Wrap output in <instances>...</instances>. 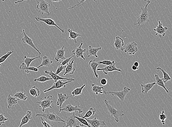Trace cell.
Returning a JSON list of instances; mask_svg holds the SVG:
<instances>
[{"label": "cell", "instance_id": "6da1fadb", "mask_svg": "<svg viewBox=\"0 0 172 127\" xmlns=\"http://www.w3.org/2000/svg\"><path fill=\"white\" fill-rule=\"evenodd\" d=\"M145 2H147V5L144 7L141 8L142 10L141 13L138 16L137 20L136 23L134 24V25H138V27L140 26L141 24H145L146 23L149 22V17H151V15L149 13L147 7L149 4L151 3L149 0H143Z\"/></svg>", "mask_w": 172, "mask_h": 127}, {"label": "cell", "instance_id": "7a4b0ae2", "mask_svg": "<svg viewBox=\"0 0 172 127\" xmlns=\"http://www.w3.org/2000/svg\"><path fill=\"white\" fill-rule=\"evenodd\" d=\"M104 102L105 103V107L107 109L108 114H110L111 117H114L116 122H118L119 117H122L124 115L123 111L116 109L113 106H111L109 104L111 102V101H108L105 100Z\"/></svg>", "mask_w": 172, "mask_h": 127}, {"label": "cell", "instance_id": "3957f363", "mask_svg": "<svg viewBox=\"0 0 172 127\" xmlns=\"http://www.w3.org/2000/svg\"><path fill=\"white\" fill-rule=\"evenodd\" d=\"M36 117L41 116L44 117L46 120H48L50 122H62L63 123L65 122L64 120L59 117V115L56 114L55 112H49L48 111L46 112L45 113L37 114L35 115Z\"/></svg>", "mask_w": 172, "mask_h": 127}, {"label": "cell", "instance_id": "277c9868", "mask_svg": "<svg viewBox=\"0 0 172 127\" xmlns=\"http://www.w3.org/2000/svg\"><path fill=\"white\" fill-rule=\"evenodd\" d=\"M37 3L38 4L36 6V8L39 10L38 12L41 14L45 13L48 16L51 15V12L49 11V8L51 7L49 3L44 0H39Z\"/></svg>", "mask_w": 172, "mask_h": 127}, {"label": "cell", "instance_id": "5b68a950", "mask_svg": "<svg viewBox=\"0 0 172 127\" xmlns=\"http://www.w3.org/2000/svg\"><path fill=\"white\" fill-rule=\"evenodd\" d=\"M74 113H73L72 115L70 116H65L63 119L65 122L64 124L65 125L63 127H80L84 126L85 125L83 124H80L78 122V120L76 118L74 117Z\"/></svg>", "mask_w": 172, "mask_h": 127}, {"label": "cell", "instance_id": "8992f818", "mask_svg": "<svg viewBox=\"0 0 172 127\" xmlns=\"http://www.w3.org/2000/svg\"><path fill=\"white\" fill-rule=\"evenodd\" d=\"M131 90L129 88L124 87L123 90L122 91L116 92H106L104 91V94H111L112 96H115L117 97L121 102H123L125 99V98L126 94L129 92Z\"/></svg>", "mask_w": 172, "mask_h": 127}, {"label": "cell", "instance_id": "52a82bcc", "mask_svg": "<svg viewBox=\"0 0 172 127\" xmlns=\"http://www.w3.org/2000/svg\"><path fill=\"white\" fill-rule=\"evenodd\" d=\"M37 100V101L36 103L40 105L39 107L42 108V111L43 112H45V109L47 108H50L52 109V106H51V105L53 103L52 96L49 95L47 97H44V99L42 101H39L38 99Z\"/></svg>", "mask_w": 172, "mask_h": 127}, {"label": "cell", "instance_id": "ba28073f", "mask_svg": "<svg viewBox=\"0 0 172 127\" xmlns=\"http://www.w3.org/2000/svg\"><path fill=\"white\" fill-rule=\"evenodd\" d=\"M123 51L129 55L135 54L138 51L137 44L135 42L127 44L123 47Z\"/></svg>", "mask_w": 172, "mask_h": 127}, {"label": "cell", "instance_id": "9c48e42d", "mask_svg": "<svg viewBox=\"0 0 172 127\" xmlns=\"http://www.w3.org/2000/svg\"><path fill=\"white\" fill-rule=\"evenodd\" d=\"M35 19L38 22L42 21L46 24H47L48 25L50 26H55L62 33H63L64 32V30L62 29V28L60 27L58 25V24H57L55 21L51 18H42L39 16H37V17H35Z\"/></svg>", "mask_w": 172, "mask_h": 127}, {"label": "cell", "instance_id": "30bf717a", "mask_svg": "<svg viewBox=\"0 0 172 127\" xmlns=\"http://www.w3.org/2000/svg\"><path fill=\"white\" fill-rule=\"evenodd\" d=\"M22 33L24 34V37L22 39V41L25 44H27L29 45L30 46L32 47V48H33L34 49H35V50L37 51L38 53L39 54V55H41V53L39 51V50L36 48V46H35V44H34L33 43V40L27 35L25 33V30L23 29Z\"/></svg>", "mask_w": 172, "mask_h": 127}, {"label": "cell", "instance_id": "8fae6325", "mask_svg": "<svg viewBox=\"0 0 172 127\" xmlns=\"http://www.w3.org/2000/svg\"><path fill=\"white\" fill-rule=\"evenodd\" d=\"M167 30L168 28L167 27L162 26L161 21H158V25L156 26V27L155 29H154V31L156 32V35L161 38L162 36L164 37L166 35V31Z\"/></svg>", "mask_w": 172, "mask_h": 127}, {"label": "cell", "instance_id": "7c38bea8", "mask_svg": "<svg viewBox=\"0 0 172 127\" xmlns=\"http://www.w3.org/2000/svg\"><path fill=\"white\" fill-rule=\"evenodd\" d=\"M72 81H72L70 80L67 82H63L61 79L58 80L57 82H55L50 88L43 91V92L46 93L55 89H59L61 88L66 87V84Z\"/></svg>", "mask_w": 172, "mask_h": 127}, {"label": "cell", "instance_id": "4fadbf2b", "mask_svg": "<svg viewBox=\"0 0 172 127\" xmlns=\"http://www.w3.org/2000/svg\"><path fill=\"white\" fill-rule=\"evenodd\" d=\"M61 111H64L68 113L76 111H79V113H83V111L80 108L78 107L77 106H73L71 104H69V105L65 106L62 109L61 108L60 110H59V113H60Z\"/></svg>", "mask_w": 172, "mask_h": 127}, {"label": "cell", "instance_id": "5bb4252c", "mask_svg": "<svg viewBox=\"0 0 172 127\" xmlns=\"http://www.w3.org/2000/svg\"><path fill=\"white\" fill-rule=\"evenodd\" d=\"M83 45V43L82 41L79 46L74 48L72 52V53L77 58L80 57L85 60V58L84 57L83 54L84 52H86V49H82V47Z\"/></svg>", "mask_w": 172, "mask_h": 127}, {"label": "cell", "instance_id": "9a60e30c", "mask_svg": "<svg viewBox=\"0 0 172 127\" xmlns=\"http://www.w3.org/2000/svg\"><path fill=\"white\" fill-rule=\"evenodd\" d=\"M102 71L104 74L107 75L109 72H112L114 71H117L121 72V70L116 68V63H114L113 65L106 66L104 68H98L97 69V71Z\"/></svg>", "mask_w": 172, "mask_h": 127}, {"label": "cell", "instance_id": "2e32d148", "mask_svg": "<svg viewBox=\"0 0 172 127\" xmlns=\"http://www.w3.org/2000/svg\"><path fill=\"white\" fill-rule=\"evenodd\" d=\"M84 118L89 124H90L91 127H99L106 125L104 121L97 120L96 117H95L92 120H89L86 118Z\"/></svg>", "mask_w": 172, "mask_h": 127}, {"label": "cell", "instance_id": "e0dca14e", "mask_svg": "<svg viewBox=\"0 0 172 127\" xmlns=\"http://www.w3.org/2000/svg\"><path fill=\"white\" fill-rule=\"evenodd\" d=\"M58 99L56 102L57 106H59V109H61L62 105L65 101H67L70 97L72 96V95L68 96L66 94H63L62 93H59L58 94Z\"/></svg>", "mask_w": 172, "mask_h": 127}, {"label": "cell", "instance_id": "ac0fdd59", "mask_svg": "<svg viewBox=\"0 0 172 127\" xmlns=\"http://www.w3.org/2000/svg\"><path fill=\"white\" fill-rule=\"evenodd\" d=\"M44 73L47 74H48L50 76H51V78H53V79H54L55 82H57V81H58V80H60V79H61V80L65 79V80L68 81L71 80L72 81L74 80V79L72 78H68L62 77L59 76V75H58L55 74V73L53 72V71H44Z\"/></svg>", "mask_w": 172, "mask_h": 127}, {"label": "cell", "instance_id": "d6986e66", "mask_svg": "<svg viewBox=\"0 0 172 127\" xmlns=\"http://www.w3.org/2000/svg\"><path fill=\"white\" fill-rule=\"evenodd\" d=\"M88 50L86 51L87 55L88 57L91 56H94L96 58H98V56L97 55V52L99 51L102 49V47H100L98 48H94L91 46H89L88 47Z\"/></svg>", "mask_w": 172, "mask_h": 127}, {"label": "cell", "instance_id": "ffe728a7", "mask_svg": "<svg viewBox=\"0 0 172 127\" xmlns=\"http://www.w3.org/2000/svg\"><path fill=\"white\" fill-rule=\"evenodd\" d=\"M124 43L123 39L119 37V36H116L114 43L115 49L117 50H120L121 51H123V47L124 46Z\"/></svg>", "mask_w": 172, "mask_h": 127}, {"label": "cell", "instance_id": "44dd1931", "mask_svg": "<svg viewBox=\"0 0 172 127\" xmlns=\"http://www.w3.org/2000/svg\"><path fill=\"white\" fill-rule=\"evenodd\" d=\"M11 94H9L7 98V102L8 103V108L9 109H10L12 107L16 106L18 101L20 100V99H16V97H12Z\"/></svg>", "mask_w": 172, "mask_h": 127}, {"label": "cell", "instance_id": "7402d4cb", "mask_svg": "<svg viewBox=\"0 0 172 127\" xmlns=\"http://www.w3.org/2000/svg\"><path fill=\"white\" fill-rule=\"evenodd\" d=\"M156 84V83L155 82H150L147 84H141L142 93L143 94H147Z\"/></svg>", "mask_w": 172, "mask_h": 127}, {"label": "cell", "instance_id": "603a6c76", "mask_svg": "<svg viewBox=\"0 0 172 127\" xmlns=\"http://www.w3.org/2000/svg\"><path fill=\"white\" fill-rule=\"evenodd\" d=\"M64 46H63L61 49L57 50L56 52V56L55 57V60L56 62H59V59L64 60L66 58L64 56L66 50L64 49Z\"/></svg>", "mask_w": 172, "mask_h": 127}, {"label": "cell", "instance_id": "cb8c5ba5", "mask_svg": "<svg viewBox=\"0 0 172 127\" xmlns=\"http://www.w3.org/2000/svg\"><path fill=\"white\" fill-rule=\"evenodd\" d=\"M32 119V112L30 111H28L26 115L22 119L19 127H21L25 124H27L30 120Z\"/></svg>", "mask_w": 172, "mask_h": 127}, {"label": "cell", "instance_id": "d4e9b609", "mask_svg": "<svg viewBox=\"0 0 172 127\" xmlns=\"http://www.w3.org/2000/svg\"><path fill=\"white\" fill-rule=\"evenodd\" d=\"M89 65H90L91 67L92 71H93L94 74V76H95L97 78H98V75L97 73V67L99 65H100V63L97 62H96V60H91L89 62Z\"/></svg>", "mask_w": 172, "mask_h": 127}, {"label": "cell", "instance_id": "484cf974", "mask_svg": "<svg viewBox=\"0 0 172 127\" xmlns=\"http://www.w3.org/2000/svg\"><path fill=\"white\" fill-rule=\"evenodd\" d=\"M74 63V60H72L71 62L68 63L66 65V67L65 68L66 69V71L63 74V76H65L67 74H72L74 73V71H75V69L73 66Z\"/></svg>", "mask_w": 172, "mask_h": 127}, {"label": "cell", "instance_id": "4316f807", "mask_svg": "<svg viewBox=\"0 0 172 127\" xmlns=\"http://www.w3.org/2000/svg\"><path fill=\"white\" fill-rule=\"evenodd\" d=\"M155 77L156 81V84L162 87V88L164 89L167 93H169V90H170V88L168 89L167 88L166 86L164 84V83L163 82V81H162V78H160L158 75L157 74H155Z\"/></svg>", "mask_w": 172, "mask_h": 127}, {"label": "cell", "instance_id": "83f0119b", "mask_svg": "<svg viewBox=\"0 0 172 127\" xmlns=\"http://www.w3.org/2000/svg\"><path fill=\"white\" fill-rule=\"evenodd\" d=\"M20 69L25 71V73H30V71H33L35 72H37L39 71L38 69L35 67H27L26 65L24 64V63H22L20 67Z\"/></svg>", "mask_w": 172, "mask_h": 127}, {"label": "cell", "instance_id": "f1b7e54d", "mask_svg": "<svg viewBox=\"0 0 172 127\" xmlns=\"http://www.w3.org/2000/svg\"><path fill=\"white\" fill-rule=\"evenodd\" d=\"M92 91L93 92L95 93L96 95H98L99 94H104V91L102 90L104 89V88L98 85L93 84L91 85Z\"/></svg>", "mask_w": 172, "mask_h": 127}, {"label": "cell", "instance_id": "f546056e", "mask_svg": "<svg viewBox=\"0 0 172 127\" xmlns=\"http://www.w3.org/2000/svg\"><path fill=\"white\" fill-rule=\"evenodd\" d=\"M67 31L70 33V35L68 37V39H73L74 40L75 43H78V41H76V39L78 36H81V35L77 32L73 31L72 30L70 29V28L67 29Z\"/></svg>", "mask_w": 172, "mask_h": 127}, {"label": "cell", "instance_id": "4dcf8cb0", "mask_svg": "<svg viewBox=\"0 0 172 127\" xmlns=\"http://www.w3.org/2000/svg\"><path fill=\"white\" fill-rule=\"evenodd\" d=\"M53 63V61L50 60L48 57L46 56H44L43 58L42 61L41 65H40L37 68L39 69L40 67H43V66L49 67Z\"/></svg>", "mask_w": 172, "mask_h": 127}, {"label": "cell", "instance_id": "1f68e13d", "mask_svg": "<svg viewBox=\"0 0 172 127\" xmlns=\"http://www.w3.org/2000/svg\"><path fill=\"white\" fill-rule=\"evenodd\" d=\"M156 69L158 71H160L162 72V74H163V77L162 78V79L164 83H166L168 81L171 80V78L169 76V74L166 71H165L163 69L161 68V67H158L156 68Z\"/></svg>", "mask_w": 172, "mask_h": 127}, {"label": "cell", "instance_id": "d6a6232c", "mask_svg": "<svg viewBox=\"0 0 172 127\" xmlns=\"http://www.w3.org/2000/svg\"><path fill=\"white\" fill-rule=\"evenodd\" d=\"M96 110L95 108L94 107H91L89 109V111L87 112L85 115H81L80 114H78V117H83V118H87L89 117L92 115H94L95 113Z\"/></svg>", "mask_w": 172, "mask_h": 127}, {"label": "cell", "instance_id": "836d02e7", "mask_svg": "<svg viewBox=\"0 0 172 127\" xmlns=\"http://www.w3.org/2000/svg\"><path fill=\"white\" fill-rule=\"evenodd\" d=\"M29 93L31 95L35 98H37L40 95V91L36 86H34L31 88L30 89Z\"/></svg>", "mask_w": 172, "mask_h": 127}, {"label": "cell", "instance_id": "e575fe53", "mask_svg": "<svg viewBox=\"0 0 172 127\" xmlns=\"http://www.w3.org/2000/svg\"><path fill=\"white\" fill-rule=\"evenodd\" d=\"M14 97L16 98H18L20 100H22V101H25L26 100L28 99V97L27 96L26 94L23 92V90H22L21 91L17 92L14 94Z\"/></svg>", "mask_w": 172, "mask_h": 127}, {"label": "cell", "instance_id": "d590c367", "mask_svg": "<svg viewBox=\"0 0 172 127\" xmlns=\"http://www.w3.org/2000/svg\"><path fill=\"white\" fill-rule=\"evenodd\" d=\"M86 0H81L79 2H78L75 5H74V6L72 7H70V8H68V9H61V8H55L56 9H61V10H70V9H74V8L76 7H80L81 6H83L84 5V2L85 1H86ZM95 2H96V4H97V1L98 0H93Z\"/></svg>", "mask_w": 172, "mask_h": 127}, {"label": "cell", "instance_id": "8d00e7d4", "mask_svg": "<svg viewBox=\"0 0 172 127\" xmlns=\"http://www.w3.org/2000/svg\"><path fill=\"white\" fill-rule=\"evenodd\" d=\"M85 86H86V84H84L80 88H78L74 89V90L72 92V96L74 97L76 96H78L82 94V90Z\"/></svg>", "mask_w": 172, "mask_h": 127}, {"label": "cell", "instance_id": "74e56055", "mask_svg": "<svg viewBox=\"0 0 172 127\" xmlns=\"http://www.w3.org/2000/svg\"><path fill=\"white\" fill-rule=\"evenodd\" d=\"M24 62L25 63V64L26 65L27 67H29L30 64L31 63L32 61L35 60V59L39 58H40V55L39 56L33 58H29L27 57L26 56H24Z\"/></svg>", "mask_w": 172, "mask_h": 127}, {"label": "cell", "instance_id": "f35d334b", "mask_svg": "<svg viewBox=\"0 0 172 127\" xmlns=\"http://www.w3.org/2000/svg\"><path fill=\"white\" fill-rule=\"evenodd\" d=\"M52 78H49L44 76H42L34 79L35 82L38 81L40 82H44L47 81L52 80Z\"/></svg>", "mask_w": 172, "mask_h": 127}, {"label": "cell", "instance_id": "ab89813d", "mask_svg": "<svg viewBox=\"0 0 172 127\" xmlns=\"http://www.w3.org/2000/svg\"><path fill=\"white\" fill-rule=\"evenodd\" d=\"M167 117V116L165 114V112L163 108L162 109V111L160 114L159 119L161 120V122H162L163 125H165V120H166Z\"/></svg>", "mask_w": 172, "mask_h": 127}, {"label": "cell", "instance_id": "60d3db41", "mask_svg": "<svg viewBox=\"0 0 172 127\" xmlns=\"http://www.w3.org/2000/svg\"><path fill=\"white\" fill-rule=\"evenodd\" d=\"M74 117L76 118L77 120H78V121L81 122L83 125L86 126H87L91 127V125H89V123L86 121L85 118H83V117H77V116H74Z\"/></svg>", "mask_w": 172, "mask_h": 127}, {"label": "cell", "instance_id": "b9f144b4", "mask_svg": "<svg viewBox=\"0 0 172 127\" xmlns=\"http://www.w3.org/2000/svg\"><path fill=\"white\" fill-rule=\"evenodd\" d=\"M13 52H14L13 51H8L7 53L6 54L3 55L1 58H0V64L3 63L8 58V57L10 56V55L12 54Z\"/></svg>", "mask_w": 172, "mask_h": 127}, {"label": "cell", "instance_id": "7bdbcfd3", "mask_svg": "<svg viewBox=\"0 0 172 127\" xmlns=\"http://www.w3.org/2000/svg\"><path fill=\"white\" fill-rule=\"evenodd\" d=\"M98 62L100 64L105 65L106 66L109 65H113L115 62V61H112L111 60H104L102 61H99Z\"/></svg>", "mask_w": 172, "mask_h": 127}, {"label": "cell", "instance_id": "ee69618b", "mask_svg": "<svg viewBox=\"0 0 172 127\" xmlns=\"http://www.w3.org/2000/svg\"><path fill=\"white\" fill-rule=\"evenodd\" d=\"M66 65H63L61 64H59V66L58 67L55 73L57 74V75H58V74L63 71V69L66 68Z\"/></svg>", "mask_w": 172, "mask_h": 127}, {"label": "cell", "instance_id": "f6af8a7d", "mask_svg": "<svg viewBox=\"0 0 172 127\" xmlns=\"http://www.w3.org/2000/svg\"><path fill=\"white\" fill-rule=\"evenodd\" d=\"M5 114V113H2L0 114V125H1L2 124L5 123V122L7 121L8 118H6L4 116V115Z\"/></svg>", "mask_w": 172, "mask_h": 127}, {"label": "cell", "instance_id": "bcb514c9", "mask_svg": "<svg viewBox=\"0 0 172 127\" xmlns=\"http://www.w3.org/2000/svg\"><path fill=\"white\" fill-rule=\"evenodd\" d=\"M74 56H75L74 55L73 56L70 57L68 58H66L64 60H61L60 63H59V64H61L63 65H66L69 63L70 59Z\"/></svg>", "mask_w": 172, "mask_h": 127}, {"label": "cell", "instance_id": "7dc6e473", "mask_svg": "<svg viewBox=\"0 0 172 127\" xmlns=\"http://www.w3.org/2000/svg\"><path fill=\"white\" fill-rule=\"evenodd\" d=\"M39 117H40V119L41 120L42 124H43L44 127H51L54 126L55 125H50L48 123L46 122L45 120L43 119L42 117H41V116H39Z\"/></svg>", "mask_w": 172, "mask_h": 127}, {"label": "cell", "instance_id": "c3c4849f", "mask_svg": "<svg viewBox=\"0 0 172 127\" xmlns=\"http://www.w3.org/2000/svg\"><path fill=\"white\" fill-rule=\"evenodd\" d=\"M100 83L103 86H105V85L107 84L108 80L106 78H102V79H101V81H100Z\"/></svg>", "mask_w": 172, "mask_h": 127}, {"label": "cell", "instance_id": "681fc988", "mask_svg": "<svg viewBox=\"0 0 172 127\" xmlns=\"http://www.w3.org/2000/svg\"><path fill=\"white\" fill-rule=\"evenodd\" d=\"M131 69L132 70H133L134 71H137L138 69H139V67H136V66L134 65H132V67H131Z\"/></svg>", "mask_w": 172, "mask_h": 127}, {"label": "cell", "instance_id": "f907efd6", "mask_svg": "<svg viewBox=\"0 0 172 127\" xmlns=\"http://www.w3.org/2000/svg\"><path fill=\"white\" fill-rule=\"evenodd\" d=\"M133 65H134L136 66V67H139V62H134V63Z\"/></svg>", "mask_w": 172, "mask_h": 127}, {"label": "cell", "instance_id": "816d5d0a", "mask_svg": "<svg viewBox=\"0 0 172 127\" xmlns=\"http://www.w3.org/2000/svg\"><path fill=\"white\" fill-rule=\"evenodd\" d=\"M25 1H28V0H20V1H16V2H14V3L15 4H17L19 3L23 2Z\"/></svg>", "mask_w": 172, "mask_h": 127}, {"label": "cell", "instance_id": "f5cc1de1", "mask_svg": "<svg viewBox=\"0 0 172 127\" xmlns=\"http://www.w3.org/2000/svg\"><path fill=\"white\" fill-rule=\"evenodd\" d=\"M63 0H51L52 2H59V1H63Z\"/></svg>", "mask_w": 172, "mask_h": 127}, {"label": "cell", "instance_id": "db71d44e", "mask_svg": "<svg viewBox=\"0 0 172 127\" xmlns=\"http://www.w3.org/2000/svg\"><path fill=\"white\" fill-rule=\"evenodd\" d=\"M2 66V65H1V64H0V67H1V66ZM1 72H0V74H1Z\"/></svg>", "mask_w": 172, "mask_h": 127}]
</instances>
